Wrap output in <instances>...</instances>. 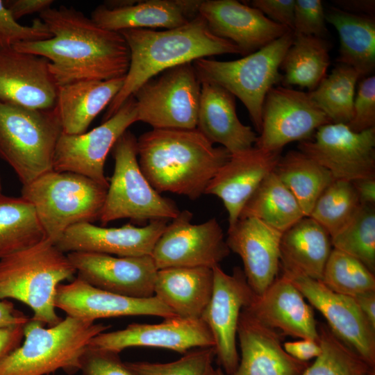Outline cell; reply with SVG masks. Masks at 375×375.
Instances as JSON below:
<instances>
[{"label": "cell", "instance_id": "1", "mask_svg": "<svg viewBox=\"0 0 375 375\" xmlns=\"http://www.w3.org/2000/svg\"><path fill=\"white\" fill-rule=\"evenodd\" d=\"M40 19L52 37L18 43L13 48L49 60L58 87L126 76L130 51L119 32L103 28L82 12L65 6L47 9L40 13Z\"/></svg>", "mask_w": 375, "mask_h": 375}, {"label": "cell", "instance_id": "2", "mask_svg": "<svg viewBox=\"0 0 375 375\" xmlns=\"http://www.w3.org/2000/svg\"><path fill=\"white\" fill-rule=\"evenodd\" d=\"M140 169L159 193L196 199L231 153L194 129H152L137 139Z\"/></svg>", "mask_w": 375, "mask_h": 375}, {"label": "cell", "instance_id": "3", "mask_svg": "<svg viewBox=\"0 0 375 375\" xmlns=\"http://www.w3.org/2000/svg\"><path fill=\"white\" fill-rule=\"evenodd\" d=\"M119 33L129 49L130 65L123 86L108 105L103 121L142 84L167 69L215 55L241 54L233 42L214 35L199 14L178 28H133Z\"/></svg>", "mask_w": 375, "mask_h": 375}, {"label": "cell", "instance_id": "4", "mask_svg": "<svg viewBox=\"0 0 375 375\" xmlns=\"http://www.w3.org/2000/svg\"><path fill=\"white\" fill-rule=\"evenodd\" d=\"M75 274L67 254L45 238L0 258V299L19 301L32 310L31 319L54 326L62 319L56 310L58 287Z\"/></svg>", "mask_w": 375, "mask_h": 375}, {"label": "cell", "instance_id": "5", "mask_svg": "<svg viewBox=\"0 0 375 375\" xmlns=\"http://www.w3.org/2000/svg\"><path fill=\"white\" fill-rule=\"evenodd\" d=\"M110 326L67 315L46 327L30 318L24 342L0 362V375H50L58 369L75 374L91 339Z\"/></svg>", "mask_w": 375, "mask_h": 375}, {"label": "cell", "instance_id": "6", "mask_svg": "<svg viewBox=\"0 0 375 375\" xmlns=\"http://www.w3.org/2000/svg\"><path fill=\"white\" fill-rule=\"evenodd\" d=\"M107 188L70 172H47L22 185V196L33 206L46 238L54 244L69 227L99 219Z\"/></svg>", "mask_w": 375, "mask_h": 375}, {"label": "cell", "instance_id": "7", "mask_svg": "<svg viewBox=\"0 0 375 375\" xmlns=\"http://www.w3.org/2000/svg\"><path fill=\"white\" fill-rule=\"evenodd\" d=\"M62 133L55 107L32 109L0 101V157L22 185L53 169Z\"/></svg>", "mask_w": 375, "mask_h": 375}, {"label": "cell", "instance_id": "8", "mask_svg": "<svg viewBox=\"0 0 375 375\" xmlns=\"http://www.w3.org/2000/svg\"><path fill=\"white\" fill-rule=\"evenodd\" d=\"M293 38V31H290L240 59L219 61L202 58L192 65L201 83L217 85L242 101L260 133L263 102L268 92L282 81L281 63Z\"/></svg>", "mask_w": 375, "mask_h": 375}, {"label": "cell", "instance_id": "9", "mask_svg": "<svg viewBox=\"0 0 375 375\" xmlns=\"http://www.w3.org/2000/svg\"><path fill=\"white\" fill-rule=\"evenodd\" d=\"M112 150L115 166L99 219L101 224L124 218L143 223L177 217L176 203L161 196L142 173L135 135L126 131Z\"/></svg>", "mask_w": 375, "mask_h": 375}, {"label": "cell", "instance_id": "10", "mask_svg": "<svg viewBox=\"0 0 375 375\" xmlns=\"http://www.w3.org/2000/svg\"><path fill=\"white\" fill-rule=\"evenodd\" d=\"M201 88L192 62L163 71L133 94L138 122L153 129L197 128Z\"/></svg>", "mask_w": 375, "mask_h": 375}, {"label": "cell", "instance_id": "11", "mask_svg": "<svg viewBox=\"0 0 375 375\" xmlns=\"http://www.w3.org/2000/svg\"><path fill=\"white\" fill-rule=\"evenodd\" d=\"M136 122V102L131 96L112 117L92 130L78 135L62 133L54 152L53 169L81 174L108 188L109 181L104 172L107 156Z\"/></svg>", "mask_w": 375, "mask_h": 375}, {"label": "cell", "instance_id": "12", "mask_svg": "<svg viewBox=\"0 0 375 375\" xmlns=\"http://www.w3.org/2000/svg\"><path fill=\"white\" fill-rule=\"evenodd\" d=\"M192 213L180 211L157 240L151 258L158 269L219 265L230 253L215 218L192 224Z\"/></svg>", "mask_w": 375, "mask_h": 375}, {"label": "cell", "instance_id": "13", "mask_svg": "<svg viewBox=\"0 0 375 375\" xmlns=\"http://www.w3.org/2000/svg\"><path fill=\"white\" fill-rule=\"evenodd\" d=\"M298 148L335 180L352 182L375 177V127L355 132L345 124H324L313 139L299 142Z\"/></svg>", "mask_w": 375, "mask_h": 375}, {"label": "cell", "instance_id": "14", "mask_svg": "<svg viewBox=\"0 0 375 375\" xmlns=\"http://www.w3.org/2000/svg\"><path fill=\"white\" fill-rule=\"evenodd\" d=\"M330 123L308 92L273 87L263 102L261 130L254 146L281 152L286 144L310 139L318 128Z\"/></svg>", "mask_w": 375, "mask_h": 375}, {"label": "cell", "instance_id": "15", "mask_svg": "<svg viewBox=\"0 0 375 375\" xmlns=\"http://www.w3.org/2000/svg\"><path fill=\"white\" fill-rule=\"evenodd\" d=\"M212 270V296L201 319L212 335L215 357L220 368L226 375H231L240 360L236 346L240 315L255 294L240 267H235L231 274H226L219 265L213 267Z\"/></svg>", "mask_w": 375, "mask_h": 375}, {"label": "cell", "instance_id": "16", "mask_svg": "<svg viewBox=\"0 0 375 375\" xmlns=\"http://www.w3.org/2000/svg\"><path fill=\"white\" fill-rule=\"evenodd\" d=\"M281 270L310 305L322 313L332 332L375 369V328L354 299L331 290L321 281Z\"/></svg>", "mask_w": 375, "mask_h": 375}, {"label": "cell", "instance_id": "17", "mask_svg": "<svg viewBox=\"0 0 375 375\" xmlns=\"http://www.w3.org/2000/svg\"><path fill=\"white\" fill-rule=\"evenodd\" d=\"M67 254L77 276L94 287L133 298L154 296L158 269L151 256L118 257L93 252Z\"/></svg>", "mask_w": 375, "mask_h": 375}, {"label": "cell", "instance_id": "18", "mask_svg": "<svg viewBox=\"0 0 375 375\" xmlns=\"http://www.w3.org/2000/svg\"><path fill=\"white\" fill-rule=\"evenodd\" d=\"M88 346L118 353L128 347H149L184 354L194 348L213 347L214 340L201 319L175 316L165 318L160 324L133 323L124 329L102 332L92 338Z\"/></svg>", "mask_w": 375, "mask_h": 375}, {"label": "cell", "instance_id": "19", "mask_svg": "<svg viewBox=\"0 0 375 375\" xmlns=\"http://www.w3.org/2000/svg\"><path fill=\"white\" fill-rule=\"evenodd\" d=\"M55 305L67 315L85 322L101 318L151 315L169 318L176 315L155 296L133 298L94 287L79 277L58 285Z\"/></svg>", "mask_w": 375, "mask_h": 375}, {"label": "cell", "instance_id": "20", "mask_svg": "<svg viewBox=\"0 0 375 375\" xmlns=\"http://www.w3.org/2000/svg\"><path fill=\"white\" fill-rule=\"evenodd\" d=\"M166 220H154L137 227L126 224L121 227H104L85 222L67 228L57 241V247L65 253L93 252L118 257L151 256L167 226Z\"/></svg>", "mask_w": 375, "mask_h": 375}, {"label": "cell", "instance_id": "21", "mask_svg": "<svg viewBox=\"0 0 375 375\" xmlns=\"http://www.w3.org/2000/svg\"><path fill=\"white\" fill-rule=\"evenodd\" d=\"M199 14L214 35L233 42L244 56L291 31L235 0L201 1Z\"/></svg>", "mask_w": 375, "mask_h": 375}, {"label": "cell", "instance_id": "22", "mask_svg": "<svg viewBox=\"0 0 375 375\" xmlns=\"http://www.w3.org/2000/svg\"><path fill=\"white\" fill-rule=\"evenodd\" d=\"M49 62L13 47L0 51V101L32 109L54 108L58 86Z\"/></svg>", "mask_w": 375, "mask_h": 375}, {"label": "cell", "instance_id": "23", "mask_svg": "<svg viewBox=\"0 0 375 375\" xmlns=\"http://www.w3.org/2000/svg\"><path fill=\"white\" fill-rule=\"evenodd\" d=\"M282 234L251 217L240 218L228 229L226 244L241 258L247 283L257 296L262 295L278 276Z\"/></svg>", "mask_w": 375, "mask_h": 375}, {"label": "cell", "instance_id": "24", "mask_svg": "<svg viewBox=\"0 0 375 375\" xmlns=\"http://www.w3.org/2000/svg\"><path fill=\"white\" fill-rule=\"evenodd\" d=\"M281 152H270L255 146L231 155L209 182L204 194L219 198L228 215V228L239 219L241 212L262 181L272 172Z\"/></svg>", "mask_w": 375, "mask_h": 375}, {"label": "cell", "instance_id": "25", "mask_svg": "<svg viewBox=\"0 0 375 375\" xmlns=\"http://www.w3.org/2000/svg\"><path fill=\"white\" fill-rule=\"evenodd\" d=\"M244 308L283 337L319 340L313 308L283 272Z\"/></svg>", "mask_w": 375, "mask_h": 375}, {"label": "cell", "instance_id": "26", "mask_svg": "<svg viewBox=\"0 0 375 375\" xmlns=\"http://www.w3.org/2000/svg\"><path fill=\"white\" fill-rule=\"evenodd\" d=\"M237 336L241 355L231 375H301L309 365L290 356L278 333L263 324L244 308Z\"/></svg>", "mask_w": 375, "mask_h": 375}, {"label": "cell", "instance_id": "27", "mask_svg": "<svg viewBox=\"0 0 375 375\" xmlns=\"http://www.w3.org/2000/svg\"><path fill=\"white\" fill-rule=\"evenodd\" d=\"M200 0L133 1L127 6L110 8L103 4L92 12L91 19L106 30L182 26L199 15Z\"/></svg>", "mask_w": 375, "mask_h": 375}, {"label": "cell", "instance_id": "28", "mask_svg": "<svg viewBox=\"0 0 375 375\" xmlns=\"http://www.w3.org/2000/svg\"><path fill=\"white\" fill-rule=\"evenodd\" d=\"M197 129L211 143L235 154L254 147L257 135L236 113L235 98L223 88L202 82Z\"/></svg>", "mask_w": 375, "mask_h": 375}, {"label": "cell", "instance_id": "29", "mask_svg": "<svg viewBox=\"0 0 375 375\" xmlns=\"http://www.w3.org/2000/svg\"><path fill=\"white\" fill-rule=\"evenodd\" d=\"M212 289V268L169 267L158 270L154 296L176 317L200 319Z\"/></svg>", "mask_w": 375, "mask_h": 375}, {"label": "cell", "instance_id": "30", "mask_svg": "<svg viewBox=\"0 0 375 375\" xmlns=\"http://www.w3.org/2000/svg\"><path fill=\"white\" fill-rule=\"evenodd\" d=\"M124 78L81 81L59 86L55 108L62 133L86 132L94 119L118 94Z\"/></svg>", "mask_w": 375, "mask_h": 375}, {"label": "cell", "instance_id": "31", "mask_svg": "<svg viewBox=\"0 0 375 375\" xmlns=\"http://www.w3.org/2000/svg\"><path fill=\"white\" fill-rule=\"evenodd\" d=\"M332 250L326 230L310 217H303L282 234L281 269L322 281Z\"/></svg>", "mask_w": 375, "mask_h": 375}, {"label": "cell", "instance_id": "32", "mask_svg": "<svg viewBox=\"0 0 375 375\" xmlns=\"http://www.w3.org/2000/svg\"><path fill=\"white\" fill-rule=\"evenodd\" d=\"M326 21L339 35L337 61L353 68L361 77L372 75L375 68V18L331 8Z\"/></svg>", "mask_w": 375, "mask_h": 375}, {"label": "cell", "instance_id": "33", "mask_svg": "<svg viewBox=\"0 0 375 375\" xmlns=\"http://www.w3.org/2000/svg\"><path fill=\"white\" fill-rule=\"evenodd\" d=\"M293 42L281 63L284 87L299 85L314 90L327 76L328 42L324 38L294 33Z\"/></svg>", "mask_w": 375, "mask_h": 375}, {"label": "cell", "instance_id": "34", "mask_svg": "<svg viewBox=\"0 0 375 375\" xmlns=\"http://www.w3.org/2000/svg\"><path fill=\"white\" fill-rule=\"evenodd\" d=\"M274 172L294 195L306 217L335 180L329 171L299 150L281 156Z\"/></svg>", "mask_w": 375, "mask_h": 375}, {"label": "cell", "instance_id": "35", "mask_svg": "<svg viewBox=\"0 0 375 375\" xmlns=\"http://www.w3.org/2000/svg\"><path fill=\"white\" fill-rule=\"evenodd\" d=\"M249 217L283 233L306 216L294 195L272 172L246 203L240 218Z\"/></svg>", "mask_w": 375, "mask_h": 375}, {"label": "cell", "instance_id": "36", "mask_svg": "<svg viewBox=\"0 0 375 375\" xmlns=\"http://www.w3.org/2000/svg\"><path fill=\"white\" fill-rule=\"evenodd\" d=\"M46 238L33 205L0 192V258L31 247Z\"/></svg>", "mask_w": 375, "mask_h": 375}, {"label": "cell", "instance_id": "37", "mask_svg": "<svg viewBox=\"0 0 375 375\" xmlns=\"http://www.w3.org/2000/svg\"><path fill=\"white\" fill-rule=\"evenodd\" d=\"M359 74L351 67L338 65L312 91L308 92L331 123L348 124L353 117V105Z\"/></svg>", "mask_w": 375, "mask_h": 375}, {"label": "cell", "instance_id": "38", "mask_svg": "<svg viewBox=\"0 0 375 375\" xmlns=\"http://www.w3.org/2000/svg\"><path fill=\"white\" fill-rule=\"evenodd\" d=\"M320 354L301 375H365L375 369L344 343L327 324L318 322Z\"/></svg>", "mask_w": 375, "mask_h": 375}, {"label": "cell", "instance_id": "39", "mask_svg": "<svg viewBox=\"0 0 375 375\" xmlns=\"http://www.w3.org/2000/svg\"><path fill=\"white\" fill-rule=\"evenodd\" d=\"M361 206L351 182L334 180L319 196L308 217L318 222L332 238L351 222Z\"/></svg>", "mask_w": 375, "mask_h": 375}, {"label": "cell", "instance_id": "40", "mask_svg": "<svg viewBox=\"0 0 375 375\" xmlns=\"http://www.w3.org/2000/svg\"><path fill=\"white\" fill-rule=\"evenodd\" d=\"M321 281L331 290L351 297L375 291L374 273L358 259L335 249Z\"/></svg>", "mask_w": 375, "mask_h": 375}, {"label": "cell", "instance_id": "41", "mask_svg": "<svg viewBox=\"0 0 375 375\" xmlns=\"http://www.w3.org/2000/svg\"><path fill=\"white\" fill-rule=\"evenodd\" d=\"M333 249L342 251L375 272V208L362 205L351 222L331 238Z\"/></svg>", "mask_w": 375, "mask_h": 375}, {"label": "cell", "instance_id": "42", "mask_svg": "<svg viewBox=\"0 0 375 375\" xmlns=\"http://www.w3.org/2000/svg\"><path fill=\"white\" fill-rule=\"evenodd\" d=\"M215 357L214 347L188 351L179 359L167 363L126 362L135 375H208Z\"/></svg>", "mask_w": 375, "mask_h": 375}, {"label": "cell", "instance_id": "43", "mask_svg": "<svg viewBox=\"0 0 375 375\" xmlns=\"http://www.w3.org/2000/svg\"><path fill=\"white\" fill-rule=\"evenodd\" d=\"M52 37L44 23L36 18L31 26H23L13 17L3 1L0 0V51L21 42L45 40Z\"/></svg>", "mask_w": 375, "mask_h": 375}, {"label": "cell", "instance_id": "44", "mask_svg": "<svg viewBox=\"0 0 375 375\" xmlns=\"http://www.w3.org/2000/svg\"><path fill=\"white\" fill-rule=\"evenodd\" d=\"M82 375H135L119 353L88 346L80 360Z\"/></svg>", "mask_w": 375, "mask_h": 375}, {"label": "cell", "instance_id": "45", "mask_svg": "<svg viewBox=\"0 0 375 375\" xmlns=\"http://www.w3.org/2000/svg\"><path fill=\"white\" fill-rule=\"evenodd\" d=\"M348 126L355 132L375 127V76L360 81L353 105V117Z\"/></svg>", "mask_w": 375, "mask_h": 375}, {"label": "cell", "instance_id": "46", "mask_svg": "<svg viewBox=\"0 0 375 375\" xmlns=\"http://www.w3.org/2000/svg\"><path fill=\"white\" fill-rule=\"evenodd\" d=\"M320 0H295L293 33L324 38L328 33Z\"/></svg>", "mask_w": 375, "mask_h": 375}, {"label": "cell", "instance_id": "47", "mask_svg": "<svg viewBox=\"0 0 375 375\" xmlns=\"http://www.w3.org/2000/svg\"><path fill=\"white\" fill-rule=\"evenodd\" d=\"M251 4L272 22L293 31L295 0H253Z\"/></svg>", "mask_w": 375, "mask_h": 375}, {"label": "cell", "instance_id": "48", "mask_svg": "<svg viewBox=\"0 0 375 375\" xmlns=\"http://www.w3.org/2000/svg\"><path fill=\"white\" fill-rule=\"evenodd\" d=\"M283 346L290 356L302 362H308L317 358L322 351L319 342L311 339L288 341L284 342Z\"/></svg>", "mask_w": 375, "mask_h": 375}, {"label": "cell", "instance_id": "49", "mask_svg": "<svg viewBox=\"0 0 375 375\" xmlns=\"http://www.w3.org/2000/svg\"><path fill=\"white\" fill-rule=\"evenodd\" d=\"M24 325L0 327V362L21 344Z\"/></svg>", "mask_w": 375, "mask_h": 375}, {"label": "cell", "instance_id": "50", "mask_svg": "<svg viewBox=\"0 0 375 375\" xmlns=\"http://www.w3.org/2000/svg\"><path fill=\"white\" fill-rule=\"evenodd\" d=\"M53 2L52 0H14L8 1V5H5L13 17L17 20L28 15L41 13L51 8Z\"/></svg>", "mask_w": 375, "mask_h": 375}, {"label": "cell", "instance_id": "51", "mask_svg": "<svg viewBox=\"0 0 375 375\" xmlns=\"http://www.w3.org/2000/svg\"><path fill=\"white\" fill-rule=\"evenodd\" d=\"M29 319L16 309L11 301L0 299V327L24 325Z\"/></svg>", "mask_w": 375, "mask_h": 375}, {"label": "cell", "instance_id": "52", "mask_svg": "<svg viewBox=\"0 0 375 375\" xmlns=\"http://www.w3.org/2000/svg\"><path fill=\"white\" fill-rule=\"evenodd\" d=\"M342 10L358 15L374 16V0H335L333 1Z\"/></svg>", "mask_w": 375, "mask_h": 375}, {"label": "cell", "instance_id": "53", "mask_svg": "<svg viewBox=\"0 0 375 375\" xmlns=\"http://www.w3.org/2000/svg\"><path fill=\"white\" fill-rule=\"evenodd\" d=\"M361 205H375V177L360 178L351 182Z\"/></svg>", "mask_w": 375, "mask_h": 375}, {"label": "cell", "instance_id": "54", "mask_svg": "<svg viewBox=\"0 0 375 375\" xmlns=\"http://www.w3.org/2000/svg\"><path fill=\"white\" fill-rule=\"evenodd\" d=\"M353 298L370 324L375 328V291L365 292Z\"/></svg>", "mask_w": 375, "mask_h": 375}, {"label": "cell", "instance_id": "55", "mask_svg": "<svg viewBox=\"0 0 375 375\" xmlns=\"http://www.w3.org/2000/svg\"><path fill=\"white\" fill-rule=\"evenodd\" d=\"M208 375H226V374L220 367L215 369L213 367H212Z\"/></svg>", "mask_w": 375, "mask_h": 375}, {"label": "cell", "instance_id": "56", "mask_svg": "<svg viewBox=\"0 0 375 375\" xmlns=\"http://www.w3.org/2000/svg\"><path fill=\"white\" fill-rule=\"evenodd\" d=\"M1 190H2V185H1V179H0V192H1Z\"/></svg>", "mask_w": 375, "mask_h": 375}, {"label": "cell", "instance_id": "57", "mask_svg": "<svg viewBox=\"0 0 375 375\" xmlns=\"http://www.w3.org/2000/svg\"><path fill=\"white\" fill-rule=\"evenodd\" d=\"M365 375H375V374H365Z\"/></svg>", "mask_w": 375, "mask_h": 375}, {"label": "cell", "instance_id": "58", "mask_svg": "<svg viewBox=\"0 0 375 375\" xmlns=\"http://www.w3.org/2000/svg\"><path fill=\"white\" fill-rule=\"evenodd\" d=\"M50 375H51V374H50Z\"/></svg>", "mask_w": 375, "mask_h": 375}]
</instances>
